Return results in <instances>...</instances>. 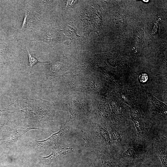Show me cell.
I'll use <instances>...</instances> for the list:
<instances>
[{"mask_svg": "<svg viewBox=\"0 0 167 167\" xmlns=\"http://www.w3.org/2000/svg\"><path fill=\"white\" fill-rule=\"evenodd\" d=\"M70 129V124L66 122L61 126L58 132L53 134L48 138L43 140L36 141V148L39 150L42 151L54 145L64 135L69 131Z\"/></svg>", "mask_w": 167, "mask_h": 167, "instance_id": "obj_3", "label": "cell"}, {"mask_svg": "<svg viewBox=\"0 0 167 167\" xmlns=\"http://www.w3.org/2000/svg\"><path fill=\"white\" fill-rule=\"evenodd\" d=\"M43 101L41 100L28 99L17 100L11 104L5 111L22 113L30 119L36 121H51L54 111L43 106Z\"/></svg>", "mask_w": 167, "mask_h": 167, "instance_id": "obj_1", "label": "cell"}, {"mask_svg": "<svg viewBox=\"0 0 167 167\" xmlns=\"http://www.w3.org/2000/svg\"><path fill=\"white\" fill-rule=\"evenodd\" d=\"M110 137L113 141L118 142L121 141V135L118 131L112 129L110 131Z\"/></svg>", "mask_w": 167, "mask_h": 167, "instance_id": "obj_8", "label": "cell"}, {"mask_svg": "<svg viewBox=\"0 0 167 167\" xmlns=\"http://www.w3.org/2000/svg\"><path fill=\"white\" fill-rule=\"evenodd\" d=\"M27 52L29 58V65L31 67H32L34 65L38 62H40L38 61L37 58L31 54L27 49Z\"/></svg>", "mask_w": 167, "mask_h": 167, "instance_id": "obj_10", "label": "cell"}, {"mask_svg": "<svg viewBox=\"0 0 167 167\" xmlns=\"http://www.w3.org/2000/svg\"><path fill=\"white\" fill-rule=\"evenodd\" d=\"M7 49L6 44L4 43H0V54L3 51L6 50Z\"/></svg>", "mask_w": 167, "mask_h": 167, "instance_id": "obj_12", "label": "cell"}, {"mask_svg": "<svg viewBox=\"0 0 167 167\" xmlns=\"http://www.w3.org/2000/svg\"><path fill=\"white\" fill-rule=\"evenodd\" d=\"M72 23H69L67 26H66L64 27V30L66 34L68 36H70L73 41L78 42H79V41L82 40V38L78 35L76 28L73 25Z\"/></svg>", "mask_w": 167, "mask_h": 167, "instance_id": "obj_4", "label": "cell"}, {"mask_svg": "<svg viewBox=\"0 0 167 167\" xmlns=\"http://www.w3.org/2000/svg\"><path fill=\"white\" fill-rule=\"evenodd\" d=\"M98 130L106 143L108 145H110L111 140L108 131L105 128L102 127L99 128Z\"/></svg>", "mask_w": 167, "mask_h": 167, "instance_id": "obj_6", "label": "cell"}, {"mask_svg": "<svg viewBox=\"0 0 167 167\" xmlns=\"http://www.w3.org/2000/svg\"><path fill=\"white\" fill-rule=\"evenodd\" d=\"M101 162L103 167H125L120 162L108 157H102Z\"/></svg>", "mask_w": 167, "mask_h": 167, "instance_id": "obj_5", "label": "cell"}, {"mask_svg": "<svg viewBox=\"0 0 167 167\" xmlns=\"http://www.w3.org/2000/svg\"><path fill=\"white\" fill-rule=\"evenodd\" d=\"M27 13H25L24 16V19L23 24L22 25V29L24 28L25 26L27 19Z\"/></svg>", "mask_w": 167, "mask_h": 167, "instance_id": "obj_14", "label": "cell"}, {"mask_svg": "<svg viewBox=\"0 0 167 167\" xmlns=\"http://www.w3.org/2000/svg\"><path fill=\"white\" fill-rule=\"evenodd\" d=\"M159 155L163 167H167V153L165 151L160 148L159 150Z\"/></svg>", "mask_w": 167, "mask_h": 167, "instance_id": "obj_7", "label": "cell"}, {"mask_svg": "<svg viewBox=\"0 0 167 167\" xmlns=\"http://www.w3.org/2000/svg\"><path fill=\"white\" fill-rule=\"evenodd\" d=\"M148 75L145 73H142L139 75V78L141 82L144 83L147 81L148 79Z\"/></svg>", "mask_w": 167, "mask_h": 167, "instance_id": "obj_11", "label": "cell"}, {"mask_svg": "<svg viewBox=\"0 0 167 167\" xmlns=\"http://www.w3.org/2000/svg\"><path fill=\"white\" fill-rule=\"evenodd\" d=\"M135 151L133 147L128 148L124 153L125 156L128 159L132 160L134 159Z\"/></svg>", "mask_w": 167, "mask_h": 167, "instance_id": "obj_9", "label": "cell"}, {"mask_svg": "<svg viewBox=\"0 0 167 167\" xmlns=\"http://www.w3.org/2000/svg\"><path fill=\"white\" fill-rule=\"evenodd\" d=\"M89 167H97L95 163H92Z\"/></svg>", "mask_w": 167, "mask_h": 167, "instance_id": "obj_15", "label": "cell"}, {"mask_svg": "<svg viewBox=\"0 0 167 167\" xmlns=\"http://www.w3.org/2000/svg\"><path fill=\"white\" fill-rule=\"evenodd\" d=\"M53 147L51 154L46 156H41L40 164L48 167L51 163L61 158L68 153L77 152V148L76 145L73 144H68L64 145L56 143Z\"/></svg>", "mask_w": 167, "mask_h": 167, "instance_id": "obj_2", "label": "cell"}, {"mask_svg": "<svg viewBox=\"0 0 167 167\" xmlns=\"http://www.w3.org/2000/svg\"><path fill=\"white\" fill-rule=\"evenodd\" d=\"M135 123L138 134L139 135L141 130V126L138 122H135Z\"/></svg>", "mask_w": 167, "mask_h": 167, "instance_id": "obj_13", "label": "cell"}, {"mask_svg": "<svg viewBox=\"0 0 167 167\" xmlns=\"http://www.w3.org/2000/svg\"><path fill=\"white\" fill-rule=\"evenodd\" d=\"M143 1L144 2H148V0H143Z\"/></svg>", "mask_w": 167, "mask_h": 167, "instance_id": "obj_16", "label": "cell"}]
</instances>
